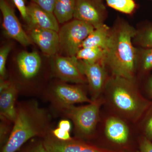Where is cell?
<instances>
[{"mask_svg":"<svg viewBox=\"0 0 152 152\" xmlns=\"http://www.w3.org/2000/svg\"><path fill=\"white\" fill-rule=\"evenodd\" d=\"M137 29L124 20H117L111 28L102 62L112 76L134 80L137 69V48L133 40Z\"/></svg>","mask_w":152,"mask_h":152,"instance_id":"obj_1","label":"cell"},{"mask_svg":"<svg viewBox=\"0 0 152 152\" xmlns=\"http://www.w3.org/2000/svg\"><path fill=\"white\" fill-rule=\"evenodd\" d=\"M48 116L36 103L29 102L17 109V115L7 142L2 152H15L28 140L43 133Z\"/></svg>","mask_w":152,"mask_h":152,"instance_id":"obj_2","label":"cell"},{"mask_svg":"<svg viewBox=\"0 0 152 152\" xmlns=\"http://www.w3.org/2000/svg\"><path fill=\"white\" fill-rule=\"evenodd\" d=\"M105 89L114 107L133 121L140 118L151 106L139 92L134 80L112 75Z\"/></svg>","mask_w":152,"mask_h":152,"instance_id":"obj_3","label":"cell"},{"mask_svg":"<svg viewBox=\"0 0 152 152\" xmlns=\"http://www.w3.org/2000/svg\"><path fill=\"white\" fill-rule=\"evenodd\" d=\"M94 28L84 22L74 19L60 28L59 51L62 56L76 57L82 44Z\"/></svg>","mask_w":152,"mask_h":152,"instance_id":"obj_4","label":"cell"},{"mask_svg":"<svg viewBox=\"0 0 152 152\" xmlns=\"http://www.w3.org/2000/svg\"><path fill=\"white\" fill-rule=\"evenodd\" d=\"M101 105L102 101L98 99L86 106L76 107L72 105L61 107L73 121L78 130L87 135L92 133L96 126Z\"/></svg>","mask_w":152,"mask_h":152,"instance_id":"obj_5","label":"cell"},{"mask_svg":"<svg viewBox=\"0 0 152 152\" xmlns=\"http://www.w3.org/2000/svg\"><path fill=\"white\" fill-rule=\"evenodd\" d=\"M107 10L102 0H77L74 18L94 28L104 24Z\"/></svg>","mask_w":152,"mask_h":152,"instance_id":"obj_6","label":"cell"},{"mask_svg":"<svg viewBox=\"0 0 152 152\" xmlns=\"http://www.w3.org/2000/svg\"><path fill=\"white\" fill-rule=\"evenodd\" d=\"M53 66L56 75L62 81L77 84L87 83L79 60L76 57L58 54L54 56Z\"/></svg>","mask_w":152,"mask_h":152,"instance_id":"obj_7","label":"cell"},{"mask_svg":"<svg viewBox=\"0 0 152 152\" xmlns=\"http://www.w3.org/2000/svg\"><path fill=\"white\" fill-rule=\"evenodd\" d=\"M0 10L2 15L3 27L6 34L23 46L31 45L32 41L22 28L13 8L7 0H0Z\"/></svg>","mask_w":152,"mask_h":152,"instance_id":"obj_8","label":"cell"},{"mask_svg":"<svg viewBox=\"0 0 152 152\" xmlns=\"http://www.w3.org/2000/svg\"><path fill=\"white\" fill-rule=\"evenodd\" d=\"M79 61L82 72L89 86L92 101L95 100L105 88L109 79L107 69L102 61L94 63H87L81 60Z\"/></svg>","mask_w":152,"mask_h":152,"instance_id":"obj_9","label":"cell"},{"mask_svg":"<svg viewBox=\"0 0 152 152\" xmlns=\"http://www.w3.org/2000/svg\"><path fill=\"white\" fill-rule=\"evenodd\" d=\"M28 35L33 42L46 55L56 56L59 52L58 33L53 30L29 28Z\"/></svg>","mask_w":152,"mask_h":152,"instance_id":"obj_10","label":"cell"},{"mask_svg":"<svg viewBox=\"0 0 152 152\" xmlns=\"http://www.w3.org/2000/svg\"><path fill=\"white\" fill-rule=\"evenodd\" d=\"M18 91L15 85L1 78L0 83V115L4 120L15 121L17 115L15 107Z\"/></svg>","mask_w":152,"mask_h":152,"instance_id":"obj_11","label":"cell"},{"mask_svg":"<svg viewBox=\"0 0 152 152\" xmlns=\"http://www.w3.org/2000/svg\"><path fill=\"white\" fill-rule=\"evenodd\" d=\"M29 21V28H37L59 31V23L53 13L50 12L42 8L33 2L27 6Z\"/></svg>","mask_w":152,"mask_h":152,"instance_id":"obj_12","label":"cell"},{"mask_svg":"<svg viewBox=\"0 0 152 152\" xmlns=\"http://www.w3.org/2000/svg\"><path fill=\"white\" fill-rule=\"evenodd\" d=\"M53 95L61 107L92 102L81 88L66 83L57 85L54 89Z\"/></svg>","mask_w":152,"mask_h":152,"instance_id":"obj_13","label":"cell"},{"mask_svg":"<svg viewBox=\"0 0 152 152\" xmlns=\"http://www.w3.org/2000/svg\"><path fill=\"white\" fill-rule=\"evenodd\" d=\"M48 152H105L78 141H64L48 137L44 142Z\"/></svg>","mask_w":152,"mask_h":152,"instance_id":"obj_14","label":"cell"},{"mask_svg":"<svg viewBox=\"0 0 152 152\" xmlns=\"http://www.w3.org/2000/svg\"><path fill=\"white\" fill-rule=\"evenodd\" d=\"M17 63L20 72L25 79H30L37 74L42 61L37 52L23 51L18 55Z\"/></svg>","mask_w":152,"mask_h":152,"instance_id":"obj_15","label":"cell"},{"mask_svg":"<svg viewBox=\"0 0 152 152\" xmlns=\"http://www.w3.org/2000/svg\"><path fill=\"white\" fill-rule=\"evenodd\" d=\"M105 133L108 139L115 143H126L129 139L128 126L121 120L115 117H110L106 121Z\"/></svg>","mask_w":152,"mask_h":152,"instance_id":"obj_16","label":"cell"},{"mask_svg":"<svg viewBox=\"0 0 152 152\" xmlns=\"http://www.w3.org/2000/svg\"><path fill=\"white\" fill-rule=\"evenodd\" d=\"M111 28L107 25H102L94 28L82 44V48H106L110 34Z\"/></svg>","mask_w":152,"mask_h":152,"instance_id":"obj_17","label":"cell"},{"mask_svg":"<svg viewBox=\"0 0 152 152\" xmlns=\"http://www.w3.org/2000/svg\"><path fill=\"white\" fill-rule=\"evenodd\" d=\"M77 0H56L53 13L60 24L66 23L74 18Z\"/></svg>","mask_w":152,"mask_h":152,"instance_id":"obj_18","label":"cell"},{"mask_svg":"<svg viewBox=\"0 0 152 152\" xmlns=\"http://www.w3.org/2000/svg\"><path fill=\"white\" fill-rule=\"evenodd\" d=\"M104 55V50L100 48H82L76 54L77 59L87 63L102 61Z\"/></svg>","mask_w":152,"mask_h":152,"instance_id":"obj_19","label":"cell"},{"mask_svg":"<svg viewBox=\"0 0 152 152\" xmlns=\"http://www.w3.org/2000/svg\"><path fill=\"white\" fill-rule=\"evenodd\" d=\"M137 69L138 66L143 72L152 69V48H137Z\"/></svg>","mask_w":152,"mask_h":152,"instance_id":"obj_20","label":"cell"},{"mask_svg":"<svg viewBox=\"0 0 152 152\" xmlns=\"http://www.w3.org/2000/svg\"><path fill=\"white\" fill-rule=\"evenodd\" d=\"M105 1L110 7L128 15L133 13L137 7L134 0H105Z\"/></svg>","mask_w":152,"mask_h":152,"instance_id":"obj_21","label":"cell"},{"mask_svg":"<svg viewBox=\"0 0 152 152\" xmlns=\"http://www.w3.org/2000/svg\"><path fill=\"white\" fill-rule=\"evenodd\" d=\"M133 43L144 48H152V26L148 27L141 30H137Z\"/></svg>","mask_w":152,"mask_h":152,"instance_id":"obj_22","label":"cell"},{"mask_svg":"<svg viewBox=\"0 0 152 152\" xmlns=\"http://www.w3.org/2000/svg\"><path fill=\"white\" fill-rule=\"evenodd\" d=\"M11 50L10 45H5L0 49V75L1 77L6 75V65L7 58Z\"/></svg>","mask_w":152,"mask_h":152,"instance_id":"obj_23","label":"cell"},{"mask_svg":"<svg viewBox=\"0 0 152 152\" xmlns=\"http://www.w3.org/2000/svg\"><path fill=\"white\" fill-rule=\"evenodd\" d=\"M13 2L23 18L28 23L29 21L28 15L27 6H26L24 0H12Z\"/></svg>","mask_w":152,"mask_h":152,"instance_id":"obj_24","label":"cell"},{"mask_svg":"<svg viewBox=\"0 0 152 152\" xmlns=\"http://www.w3.org/2000/svg\"><path fill=\"white\" fill-rule=\"evenodd\" d=\"M42 8L50 12L53 13L56 0H31Z\"/></svg>","mask_w":152,"mask_h":152,"instance_id":"obj_25","label":"cell"},{"mask_svg":"<svg viewBox=\"0 0 152 152\" xmlns=\"http://www.w3.org/2000/svg\"><path fill=\"white\" fill-rule=\"evenodd\" d=\"M53 134L56 138L60 140L66 141L72 139L70 132L64 130L58 127L53 131Z\"/></svg>","mask_w":152,"mask_h":152,"instance_id":"obj_26","label":"cell"},{"mask_svg":"<svg viewBox=\"0 0 152 152\" xmlns=\"http://www.w3.org/2000/svg\"><path fill=\"white\" fill-rule=\"evenodd\" d=\"M140 152H152V143L151 140L145 137L140 144Z\"/></svg>","mask_w":152,"mask_h":152,"instance_id":"obj_27","label":"cell"},{"mask_svg":"<svg viewBox=\"0 0 152 152\" xmlns=\"http://www.w3.org/2000/svg\"><path fill=\"white\" fill-rule=\"evenodd\" d=\"M146 137L150 140H152V116L147 121L145 127Z\"/></svg>","mask_w":152,"mask_h":152,"instance_id":"obj_28","label":"cell"},{"mask_svg":"<svg viewBox=\"0 0 152 152\" xmlns=\"http://www.w3.org/2000/svg\"><path fill=\"white\" fill-rule=\"evenodd\" d=\"M58 127L64 130L70 132L72 125L69 121L67 120H63L59 123Z\"/></svg>","mask_w":152,"mask_h":152,"instance_id":"obj_29","label":"cell"},{"mask_svg":"<svg viewBox=\"0 0 152 152\" xmlns=\"http://www.w3.org/2000/svg\"><path fill=\"white\" fill-rule=\"evenodd\" d=\"M31 152H48L43 144L38 145Z\"/></svg>","mask_w":152,"mask_h":152,"instance_id":"obj_30","label":"cell"},{"mask_svg":"<svg viewBox=\"0 0 152 152\" xmlns=\"http://www.w3.org/2000/svg\"><path fill=\"white\" fill-rule=\"evenodd\" d=\"M148 88L150 94L152 97V77H151L148 82Z\"/></svg>","mask_w":152,"mask_h":152,"instance_id":"obj_31","label":"cell"},{"mask_svg":"<svg viewBox=\"0 0 152 152\" xmlns=\"http://www.w3.org/2000/svg\"></svg>","mask_w":152,"mask_h":152,"instance_id":"obj_32","label":"cell"}]
</instances>
